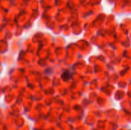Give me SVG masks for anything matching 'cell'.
I'll list each match as a JSON object with an SVG mask.
<instances>
[{
  "label": "cell",
  "instance_id": "cell-1",
  "mask_svg": "<svg viewBox=\"0 0 131 130\" xmlns=\"http://www.w3.org/2000/svg\"><path fill=\"white\" fill-rule=\"evenodd\" d=\"M61 78L64 80H68L70 78V73L68 71H66L63 72V73L61 75Z\"/></svg>",
  "mask_w": 131,
  "mask_h": 130
}]
</instances>
